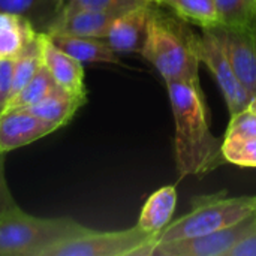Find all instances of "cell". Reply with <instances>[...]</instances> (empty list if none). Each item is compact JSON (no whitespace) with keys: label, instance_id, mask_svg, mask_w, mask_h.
Listing matches in <instances>:
<instances>
[{"label":"cell","instance_id":"6da1fadb","mask_svg":"<svg viewBox=\"0 0 256 256\" xmlns=\"http://www.w3.org/2000/svg\"><path fill=\"white\" fill-rule=\"evenodd\" d=\"M166 88L176 122L177 171L180 177H204L226 160L222 153L224 141L210 130L200 81H168Z\"/></svg>","mask_w":256,"mask_h":256},{"label":"cell","instance_id":"7a4b0ae2","mask_svg":"<svg viewBox=\"0 0 256 256\" xmlns=\"http://www.w3.org/2000/svg\"><path fill=\"white\" fill-rule=\"evenodd\" d=\"M141 54L168 81H198L200 60L190 44V32L152 10Z\"/></svg>","mask_w":256,"mask_h":256},{"label":"cell","instance_id":"3957f363","mask_svg":"<svg viewBox=\"0 0 256 256\" xmlns=\"http://www.w3.org/2000/svg\"><path fill=\"white\" fill-rule=\"evenodd\" d=\"M256 214L255 196H225L216 194L194 200L192 210L170 222L159 234L158 243L176 242L210 234L232 226Z\"/></svg>","mask_w":256,"mask_h":256},{"label":"cell","instance_id":"277c9868","mask_svg":"<svg viewBox=\"0 0 256 256\" xmlns=\"http://www.w3.org/2000/svg\"><path fill=\"white\" fill-rule=\"evenodd\" d=\"M82 230L72 219L34 218L16 207L0 214V256H40L56 242Z\"/></svg>","mask_w":256,"mask_h":256},{"label":"cell","instance_id":"5b68a950","mask_svg":"<svg viewBox=\"0 0 256 256\" xmlns=\"http://www.w3.org/2000/svg\"><path fill=\"white\" fill-rule=\"evenodd\" d=\"M159 234L138 225L122 231H94L84 226L75 236L46 248L40 256H150Z\"/></svg>","mask_w":256,"mask_h":256},{"label":"cell","instance_id":"8992f818","mask_svg":"<svg viewBox=\"0 0 256 256\" xmlns=\"http://www.w3.org/2000/svg\"><path fill=\"white\" fill-rule=\"evenodd\" d=\"M190 44L200 63H204L216 78L230 114L234 116L246 110L252 96L236 75L218 26L201 27V32L196 33L190 32Z\"/></svg>","mask_w":256,"mask_h":256},{"label":"cell","instance_id":"52a82bcc","mask_svg":"<svg viewBox=\"0 0 256 256\" xmlns=\"http://www.w3.org/2000/svg\"><path fill=\"white\" fill-rule=\"evenodd\" d=\"M254 231H256V214L210 234L156 243L150 256H228L243 238Z\"/></svg>","mask_w":256,"mask_h":256},{"label":"cell","instance_id":"ba28073f","mask_svg":"<svg viewBox=\"0 0 256 256\" xmlns=\"http://www.w3.org/2000/svg\"><path fill=\"white\" fill-rule=\"evenodd\" d=\"M228 57L243 87L256 94V26L250 28H231L218 26Z\"/></svg>","mask_w":256,"mask_h":256},{"label":"cell","instance_id":"9c48e42d","mask_svg":"<svg viewBox=\"0 0 256 256\" xmlns=\"http://www.w3.org/2000/svg\"><path fill=\"white\" fill-rule=\"evenodd\" d=\"M57 128L22 108L6 110L0 114V150L3 153L28 146Z\"/></svg>","mask_w":256,"mask_h":256},{"label":"cell","instance_id":"30bf717a","mask_svg":"<svg viewBox=\"0 0 256 256\" xmlns=\"http://www.w3.org/2000/svg\"><path fill=\"white\" fill-rule=\"evenodd\" d=\"M122 14L123 12L118 10L64 9L57 15L45 33L105 39L111 26Z\"/></svg>","mask_w":256,"mask_h":256},{"label":"cell","instance_id":"8fae6325","mask_svg":"<svg viewBox=\"0 0 256 256\" xmlns=\"http://www.w3.org/2000/svg\"><path fill=\"white\" fill-rule=\"evenodd\" d=\"M152 2L138 4L123 12L111 26L105 40L108 45L118 52H140L142 51L148 20L152 15Z\"/></svg>","mask_w":256,"mask_h":256},{"label":"cell","instance_id":"7c38bea8","mask_svg":"<svg viewBox=\"0 0 256 256\" xmlns=\"http://www.w3.org/2000/svg\"><path fill=\"white\" fill-rule=\"evenodd\" d=\"M42 63L46 66L48 72L54 81L66 92L78 96H87L84 86V68L82 63L60 50L45 32L39 34Z\"/></svg>","mask_w":256,"mask_h":256},{"label":"cell","instance_id":"4fadbf2b","mask_svg":"<svg viewBox=\"0 0 256 256\" xmlns=\"http://www.w3.org/2000/svg\"><path fill=\"white\" fill-rule=\"evenodd\" d=\"M50 39L66 54L80 63H120L117 52L108 45L105 39L70 36V34H50Z\"/></svg>","mask_w":256,"mask_h":256},{"label":"cell","instance_id":"5bb4252c","mask_svg":"<svg viewBox=\"0 0 256 256\" xmlns=\"http://www.w3.org/2000/svg\"><path fill=\"white\" fill-rule=\"evenodd\" d=\"M87 96H78L72 94L62 87H57L54 92H51L48 96H45L42 100L26 106L22 110L32 112L33 116L54 124L57 129L64 126L70 118L75 116V112L86 104Z\"/></svg>","mask_w":256,"mask_h":256},{"label":"cell","instance_id":"9a60e30c","mask_svg":"<svg viewBox=\"0 0 256 256\" xmlns=\"http://www.w3.org/2000/svg\"><path fill=\"white\" fill-rule=\"evenodd\" d=\"M177 206V190L174 186H165L148 196L142 206L138 226L147 232L160 234V231L171 222Z\"/></svg>","mask_w":256,"mask_h":256},{"label":"cell","instance_id":"2e32d148","mask_svg":"<svg viewBox=\"0 0 256 256\" xmlns=\"http://www.w3.org/2000/svg\"><path fill=\"white\" fill-rule=\"evenodd\" d=\"M39 32L24 16L0 12V57L15 58Z\"/></svg>","mask_w":256,"mask_h":256},{"label":"cell","instance_id":"e0dca14e","mask_svg":"<svg viewBox=\"0 0 256 256\" xmlns=\"http://www.w3.org/2000/svg\"><path fill=\"white\" fill-rule=\"evenodd\" d=\"M60 9V0H0V12L24 16L36 30L44 28V32L57 18Z\"/></svg>","mask_w":256,"mask_h":256},{"label":"cell","instance_id":"ac0fdd59","mask_svg":"<svg viewBox=\"0 0 256 256\" xmlns=\"http://www.w3.org/2000/svg\"><path fill=\"white\" fill-rule=\"evenodd\" d=\"M218 26L250 28L256 26V0H214Z\"/></svg>","mask_w":256,"mask_h":256},{"label":"cell","instance_id":"d6986e66","mask_svg":"<svg viewBox=\"0 0 256 256\" xmlns=\"http://www.w3.org/2000/svg\"><path fill=\"white\" fill-rule=\"evenodd\" d=\"M159 3L171 8L182 20L200 27L219 24L214 0H160Z\"/></svg>","mask_w":256,"mask_h":256},{"label":"cell","instance_id":"ffe728a7","mask_svg":"<svg viewBox=\"0 0 256 256\" xmlns=\"http://www.w3.org/2000/svg\"><path fill=\"white\" fill-rule=\"evenodd\" d=\"M57 87H60V86L54 81V78L48 72L46 66L42 63V66L39 68V70L33 75V78L9 100L6 110L30 106V105L42 100L45 96H48Z\"/></svg>","mask_w":256,"mask_h":256},{"label":"cell","instance_id":"44dd1931","mask_svg":"<svg viewBox=\"0 0 256 256\" xmlns=\"http://www.w3.org/2000/svg\"><path fill=\"white\" fill-rule=\"evenodd\" d=\"M40 34V32H39ZM39 34L33 39L14 60V74H12V90L10 99L33 78V75L42 66V52Z\"/></svg>","mask_w":256,"mask_h":256},{"label":"cell","instance_id":"7402d4cb","mask_svg":"<svg viewBox=\"0 0 256 256\" xmlns=\"http://www.w3.org/2000/svg\"><path fill=\"white\" fill-rule=\"evenodd\" d=\"M222 153L230 164L256 168V136L246 140H224Z\"/></svg>","mask_w":256,"mask_h":256},{"label":"cell","instance_id":"603a6c76","mask_svg":"<svg viewBox=\"0 0 256 256\" xmlns=\"http://www.w3.org/2000/svg\"><path fill=\"white\" fill-rule=\"evenodd\" d=\"M152 0H60L62 10L64 9H92V10H118L124 12L138 4Z\"/></svg>","mask_w":256,"mask_h":256},{"label":"cell","instance_id":"cb8c5ba5","mask_svg":"<svg viewBox=\"0 0 256 256\" xmlns=\"http://www.w3.org/2000/svg\"><path fill=\"white\" fill-rule=\"evenodd\" d=\"M256 136V114L249 108L231 116L225 140H246Z\"/></svg>","mask_w":256,"mask_h":256},{"label":"cell","instance_id":"d4e9b609","mask_svg":"<svg viewBox=\"0 0 256 256\" xmlns=\"http://www.w3.org/2000/svg\"><path fill=\"white\" fill-rule=\"evenodd\" d=\"M14 60L15 58L0 57V114L8 108V104L10 100Z\"/></svg>","mask_w":256,"mask_h":256},{"label":"cell","instance_id":"484cf974","mask_svg":"<svg viewBox=\"0 0 256 256\" xmlns=\"http://www.w3.org/2000/svg\"><path fill=\"white\" fill-rule=\"evenodd\" d=\"M3 152L0 150V214H4L10 210H15L18 206L10 194V189L8 186L6 177H4V162H3Z\"/></svg>","mask_w":256,"mask_h":256},{"label":"cell","instance_id":"4316f807","mask_svg":"<svg viewBox=\"0 0 256 256\" xmlns=\"http://www.w3.org/2000/svg\"><path fill=\"white\" fill-rule=\"evenodd\" d=\"M228 256H256V231L243 238Z\"/></svg>","mask_w":256,"mask_h":256},{"label":"cell","instance_id":"83f0119b","mask_svg":"<svg viewBox=\"0 0 256 256\" xmlns=\"http://www.w3.org/2000/svg\"><path fill=\"white\" fill-rule=\"evenodd\" d=\"M248 108H249L252 112H255L256 114V94L252 98V99H250V104H249V106H248Z\"/></svg>","mask_w":256,"mask_h":256},{"label":"cell","instance_id":"f1b7e54d","mask_svg":"<svg viewBox=\"0 0 256 256\" xmlns=\"http://www.w3.org/2000/svg\"><path fill=\"white\" fill-rule=\"evenodd\" d=\"M154 2H160V0H154Z\"/></svg>","mask_w":256,"mask_h":256},{"label":"cell","instance_id":"f546056e","mask_svg":"<svg viewBox=\"0 0 256 256\" xmlns=\"http://www.w3.org/2000/svg\"><path fill=\"white\" fill-rule=\"evenodd\" d=\"M152 2H153V0H152Z\"/></svg>","mask_w":256,"mask_h":256}]
</instances>
